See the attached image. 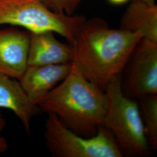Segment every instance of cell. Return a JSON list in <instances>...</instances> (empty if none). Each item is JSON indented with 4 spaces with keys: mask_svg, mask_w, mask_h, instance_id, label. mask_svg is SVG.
Here are the masks:
<instances>
[{
    "mask_svg": "<svg viewBox=\"0 0 157 157\" xmlns=\"http://www.w3.org/2000/svg\"><path fill=\"white\" fill-rule=\"evenodd\" d=\"M72 63L28 66L19 80L30 101L36 105L59 82L67 76Z\"/></svg>",
    "mask_w": 157,
    "mask_h": 157,
    "instance_id": "obj_8",
    "label": "cell"
},
{
    "mask_svg": "<svg viewBox=\"0 0 157 157\" xmlns=\"http://www.w3.org/2000/svg\"><path fill=\"white\" fill-rule=\"evenodd\" d=\"M48 9L57 13L72 15L82 0H41Z\"/></svg>",
    "mask_w": 157,
    "mask_h": 157,
    "instance_id": "obj_13",
    "label": "cell"
},
{
    "mask_svg": "<svg viewBox=\"0 0 157 157\" xmlns=\"http://www.w3.org/2000/svg\"><path fill=\"white\" fill-rule=\"evenodd\" d=\"M0 108L11 110L19 118L29 134L32 118L41 112L23 90L20 82L0 73Z\"/></svg>",
    "mask_w": 157,
    "mask_h": 157,
    "instance_id": "obj_10",
    "label": "cell"
},
{
    "mask_svg": "<svg viewBox=\"0 0 157 157\" xmlns=\"http://www.w3.org/2000/svg\"><path fill=\"white\" fill-rule=\"evenodd\" d=\"M108 1L113 4L119 5V4H122L126 2L129 0H108Z\"/></svg>",
    "mask_w": 157,
    "mask_h": 157,
    "instance_id": "obj_16",
    "label": "cell"
},
{
    "mask_svg": "<svg viewBox=\"0 0 157 157\" xmlns=\"http://www.w3.org/2000/svg\"><path fill=\"white\" fill-rule=\"evenodd\" d=\"M121 87L132 99L157 94V42L143 38L126 65Z\"/></svg>",
    "mask_w": 157,
    "mask_h": 157,
    "instance_id": "obj_6",
    "label": "cell"
},
{
    "mask_svg": "<svg viewBox=\"0 0 157 157\" xmlns=\"http://www.w3.org/2000/svg\"><path fill=\"white\" fill-rule=\"evenodd\" d=\"M140 111L148 144L154 150L157 147V94L141 97Z\"/></svg>",
    "mask_w": 157,
    "mask_h": 157,
    "instance_id": "obj_12",
    "label": "cell"
},
{
    "mask_svg": "<svg viewBox=\"0 0 157 157\" xmlns=\"http://www.w3.org/2000/svg\"><path fill=\"white\" fill-rule=\"evenodd\" d=\"M6 126V121L2 115L0 113V154L6 152L8 148V143L6 138L1 135L2 130Z\"/></svg>",
    "mask_w": 157,
    "mask_h": 157,
    "instance_id": "obj_14",
    "label": "cell"
},
{
    "mask_svg": "<svg viewBox=\"0 0 157 157\" xmlns=\"http://www.w3.org/2000/svg\"><path fill=\"white\" fill-rule=\"evenodd\" d=\"M143 35L111 29L98 18L86 21L71 44L72 62L85 78L101 90L121 75Z\"/></svg>",
    "mask_w": 157,
    "mask_h": 157,
    "instance_id": "obj_1",
    "label": "cell"
},
{
    "mask_svg": "<svg viewBox=\"0 0 157 157\" xmlns=\"http://www.w3.org/2000/svg\"><path fill=\"white\" fill-rule=\"evenodd\" d=\"M133 1L139 2L143 4H146L149 6H155V0H133Z\"/></svg>",
    "mask_w": 157,
    "mask_h": 157,
    "instance_id": "obj_15",
    "label": "cell"
},
{
    "mask_svg": "<svg viewBox=\"0 0 157 157\" xmlns=\"http://www.w3.org/2000/svg\"><path fill=\"white\" fill-rule=\"evenodd\" d=\"M72 60V45L58 40L54 32H30L28 66L65 64Z\"/></svg>",
    "mask_w": 157,
    "mask_h": 157,
    "instance_id": "obj_9",
    "label": "cell"
},
{
    "mask_svg": "<svg viewBox=\"0 0 157 157\" xmlns=\"http://www.w3.org/2000/svg\"><path fill=\"white\" fill-rule=\"evenodd\" d=\"M121 80V75L115 77L105 90L108 107L102 126L112 134L123 155L146 156L150 146L139 105L124 94Z\"/></svg>",
    "mask_w": 157,
    "mask_h": 157,
    "instance_id": "obj_3",
    "label": "cell"
},
{
    "mask_svg": "<svg viewBox=\"0 0 157 157\" xmlns=\"http://www.w3.org/2000/svg\"><path fill=\"white\" fill-rule=\"evenodd\" d=\"M120 28L140 32L143 38L157 42V6L132 1L122 18Z\"/></svg>",
    "mask_w": 157,
    "mask_h": 157,
    "instance_id": "obj_11",
    "label": "cell"
},
{
    "mask_svg": "<svg viewBox=\"0 0 157 157\" xmlns=\"http://www.w3.org/2000/svg\"><path fill=\"white\" fill-rule=\"evenodd\" d=\"M30 32L0 29V73L20 80L28 67Z\"/></svg>",
    "mask_w": 157,
    "mask_h": 157,
    "instance_id": "obj_7",
    "label": "cell"
},
{
    "mask_svg": "<svg viewBox=\"0 0 157 157\" xmlns=\"http://www.w3.org/2000/svg\"><path fill=\"white\" fill-rule=\"evenodd\" d=\"M72 64L62 83L51 90L37 106L41 112L56 114L75 133L90 137L103 124L108 98L105 91L85 78Z\"/></svg>",
    "mask_w": 157,
    "mask_h": 157,
    "instance_id": "obj_2",
    "label": "cell"
},
{
    "mask_svg": "<svg viewBox=\"0 0 157 157\" xmlns=\"http://www.w3.org/2000/svg\"><path fill=\"white\" fill-rule=\"evenodd\" d=\"M45 124L46 146L56 157H122L112 134L101 126L96 135L86 137L67 128L54 113H48Z\"/></svg>",
    "mask_w": 157,
    "mask_h": 157,
    "instance_id": "obj_5",
    "label": "cell"
},
{
    "mask_svg": "<svg viewBox=\"0 0 157 157\" xmlns=\"http://www.w3.org/2000/svg\"><path fill=\"white\" fill-rule=\"evenodd\" d=\"M86 19L51 11L41 0H0V25L21 26L31 33L51 31L71 44Z\"/></svg>",
    "mask_w": 157,
    "mask_h": 157,
    "instance_id": "obj_4",
    "label": "cell"
}]
</instances>
